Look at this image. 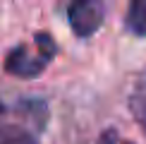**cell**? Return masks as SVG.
I'll list each match as a JSON object with an SVG mask.
<instances>
[{"instance_id":"6da1fadb","label":"cell","mask_w":146,"mask_h":144,"mask_svg":"<svg viewBox=\"0 0 146 144\" xmlns=\"http://www.w3.org/2000/svg\"><path fill=\"white\" fill-rule=\"evenodd\" d=\"M58 53V43L53 41V36L48 31H38L34 36V48L27 43L15 46L5 58V72L15 77H22V79H31V77H38L50 60L55 58Z\"/></svg>"},{"instance_id":"7a4b0ae2","label":"cell","mask_w":146,"mask_h":144,"mask_svg":"<svg viewBox=\"0 0 146 144\" xmlns=\"http://www.w3.org/2000/svg\"><path fill=\"white\" fill-rule=\"evenodd\" d=\"M67 19L79 39H89L103 24V5L98 0H77L67 7Z\"/></svg>"},{"instance_id":"3957f363","label":"cell","mask_w":146,"mask_h":144,"mask_svg":"<svg viewBox=\"0 0 146 144\" xmlns=\"http://www.w3.org/2000/svg\"><path fill=\"white\" fill-rule=\"evenodd\" d=\"M129 111L134 120L141 125V130L146 132V75L139 77L132 87V94H129Z\"/></svg>"},{"instance_id":"277c9868","label":"cell","mask_w":146,"mask_h":144,"mask_svg":"<svg viewBox=\"0 0 146 144\" xmlns=\"http://www.w3.org/2000/svg\"><path fill=\"white\" fill-rule=\"evenodd\" d=\"M125 24L134 36H146V0H134L129 5Z\"/></svg>"},{"instance_id":"5b68a950","label":"cell","mask_w":146,"mask_h":144,"mask_svg":"<svg viewBox=\"0 0 146 144\" xmlns=\"http://www.w3.org/2000/svg\"><path fill=\"white\" fill-rule=\"evenodd\" d=\"M0 144H38V139L27 130L3 127L0 130Z\"/></svg>"},{"instance_id":"8992f818","label":"cell","mask_w":146,"mask_h":144,"mask_svg":"<svg viewBox=\"0 0 146 144\" xmlns=\"http://www.w3.org/2000/svg\"><path fill=\"white\" fill-rule=\"evenodd\" d=\"M98 144H132V142H122V139L117 137V132H115V130L110 127V130L101 132V137H98Z\"/></svg>"},{"instance_id":"52a82bcc","label":"cell","mask_w":146,"mask_h":144,"mask_svg":"<svg viewBox=\"0 0 146 144\" xmlns=\"http://www.w3.org/2000/svg\"><path fill=\"white\" fill-rule=\"evenodd\" d=\"M5 127V103L0 101V130Z\"/></svg>"}]
</instances>
